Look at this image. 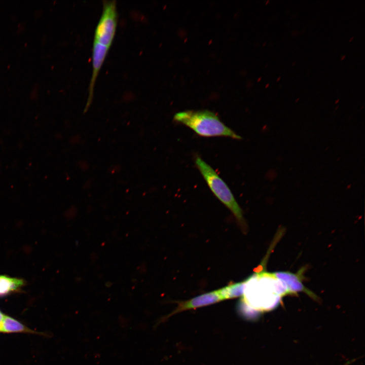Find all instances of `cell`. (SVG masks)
Masks as SVG:
<instances>
[{
  "label": "cell",
  "mask_w": 365,
  "mask_h": 365,
  "mask_svg": "<svg viewBox=\"0 0 365 365\" xmlns=\"http://www.w3.org/2000/svg\"><path fill=\"white\" fill-rule=\"evenodd\" d=\"M174 120L204 137L227 136L234 139L241 137L225 125L214 113L208 110L185 111L176 113Z\"/></svg>",
  "instance_id": "2"
},
{
  "label": "cell",
  "mask_w": 365,
  "mask_h": 365,
  "mask_svg": "<svg viewBox=\"0 0 365 365\" xmlns=\"http://www.w3.org/2000/svg\"><path fill=\"white\" fill-rule=\"evenodd\" d=\"M268 86H269V84H267V85H266V87H268Z\"/></svg>",
  "instance_id": "16"
},
{
  "label": "cell",
  "mask_w": 365,
  "mask_h": 365,
  "mask_svg": "<svg viewBox=\"0 0 365 365\" xmlns=\"http://www.w3.org/2000/svg\"><path fill=\"white\" fill-rule=\"evenodd\" d=\"M29 330L14 318L4 315L0 325V332L4 333L28 332Z\"/></svg>",
  "instance_id": "10"
},
{
  "label": "cell",
  "mask_w": 365,
  "mask_h": 365,
  "mask_svg": "<svg viewBox=\"0 0 365 365\" xmlns=\"http://www.w3.org/2000/svg\"><path fill=\"white\" fill-rule=\"evenodd\" d=\"M245 281L231 283L217 289L223 300L237 298L242 296L244 291Z\"/></svg>",
  "instance_id": "9"
},
{
  "label": "cell",
  "mask_w": 365,
  "mask_h": 365,
  "mask_svg": "<svg viewBox=\"0 0 365 365\" xmlns=\"http://www.w3.org/2000/svg\"><path fill=\"white\" fill-rule=\"evenodd\" d=\"M223 301L217 289L195 297L190 300L180 301L176 308L165 317V319L176 313L209 305Z\"/></svg>",
  "instance_id": "6"
},
{
  "label": "cell",
  "mask_w": 365,
  "mask_h": 365,
  "mask_svg": "<svg viewBox=\"0 0 365 365\" xmlns=\"http://www.w3.org/2000/svg\"><path fill=\"white\" fill-rule=\"evenodd\" d=\"M296 63V62L295 61V62L293 63L292 65H294Z\"/></svg>",
  "instance_id": "15"
},
{
  "label": "cell",
  "mask_w": 365,
  "mask_h": 365,
  "mask_svg": "<svg viewBox=\"0 0 365 365\" xmlns=\"http://www.w3.org/2000/svg\"><path fill=\"white\" fill-rule=\"evenodd\" d=\"M339 100V99H338V100L336 101V103L338 102Z\"/></svg>",
  "instance_id": "17"
},
{
  "label": "cell",
  "mask_w": 365,
  "mask_h": 365,
  "mask_svg": "<svg viewBox=\"0 0 365 365\" xmlns=\"http://www.w3.org/2000/svg\"><path fill=\"white\" fill-rule=\"evenodd\" d=\"M299 99V98H298L296 101H298Z\"/></svg>",
  "instance_id": "18"
},
{
  "label": "cell",
  "mask_w": 365,
  "mask_h": 365,
  "mask_svg": "<svg viewBox=\"0 0 365 365\" xmlns=\"http://www.w3.org/2000/svg\"><path fill=\"white\" fill-rule=\"evenodd\" d=\"M301 273L299 272L298 274H294L289 272H277L274 274L285 284L290 294L303 291L313 298H316V296L303 284L301 279Z\"/></svg>",
  "instance_id": "7"
},
{
  "label": "cell",
  "mask_w": 365,
  "mask_h": 365,
  "mask_svg": "<svg viewBox=\"0 0 365 365\" xmlns=\"http://www.w3.org/2000/svg\"><path fill=\"white\" fill-rule=\"evenodd\" d=\"M290 294L274 273L258 272L245 280L242 303L252 311H268L276 307L281 297Z\"/></svg>",
  "instance_id": "1"
},
{
  "label": "cell",
  "mask_w": 365,
  "mask_h": 365,
  "mask_svg": "<svg viewBox=\"0 0 365 365\" xmlns=\"http://www.w3.org/2000/svg\"><path fill=\"white\" fill-rule=\"evenodd\" d=\"M110 48L99 43L93 42L92 48V72L89 86L88 97L85 111L88 110L92 102L95 84Z\"/></svg>",
  "instance_id": "5"
},
{
  "label": "cell",
  "mask_w": 365,
  "mask_h": 365,
  "mask_svg": "<svg viewBox=\"0 0 365 365\" xmlns=\"http://www.w3.org/2000/svg\"><path fill=\"white\" fill-rule=\"evenodd\" d=\"M24 285V281L22 279L0 275V297L19 290Z\"/></svg>",
  "instance_id": "8"
},
{
  "label": "cell",
  "mask_w": 365,
  "mask_h": 365,
  "mask_svg": "<svg viewBox=\"0 0 365 365\" xmlns=\"http://www.w3.org/2000/svg\"><path fill=\"white\" fill-rule=\"evenodd\" d=\"M353 39V37H352L350 40H349V42L351 41Z\"/></svg>",
  "instance_id": "14"
},
{
  "label": "cell",
  "mask_w": 365,
  "mask_h": 365,
  "mask_svg": "<svg viewBox=\"0 0 365 365\" xmlns=\"http://www.w3.org/2000/svg\"><path fill=\"white\" fill-rule=\"evenodd\" d=\"M280 79V77H279L277 79V81H278Z\"/></svg>",
  "instance_id": "13"
},
{
  "label": "cell",
  "mask_w": 365,
  "mask_h": 365,
  "mask_svg": "<svg viewBox=\"0 0 365 365\" xmlns=\"http://www.w3.org/2000/svg\"><path fill=\"white\" fill-rule=\"evenodd\" d=\"M117 22L116 1H103L102 13L95 30L93 42L110 48L116 33Z\"/></svg>",
  "instance_id": "4"
},
{
  "label": "cell",
  "mask_w": 365,
  "mask_h": 365,
  "mask_svg": "<svg viewBox=\"0 0 365 365\" xmlns=\"http://www.w3.org/2000/svg\"><path fill=\"white\" fill-rule=\"evenodd\" d=\"M4 316V315L3 314V313L0 311V325H1V322L3 320Z\"/></svg>",
  "instance_id": "11"
},
{
  "label": "cell",
  "mask_w": 365,
  "mask_h": 365,
  "mask_svg": "<svg viewBox=\"0 0 365 365\" xmlns=\"http://www.w3.org/2000/svg\"><path fill=\"white\" fill-rule=\"evenodd\" d=\"M345 58V55L342 56V57H341V60H343Z\"/></svg>",
  "instance_id": "12"
},
{
  "label": "cell",
  "mask_w": 365,
  "mask_h": 365,
  "mask_svg": "<svg viewBox=\"0 0 365 365\" xmlns=\"http://www.w3.org/2000/svg\"><path fill=\"white\" fill-rule=\"evenodd\" d=\"M195 164L208 186L216 196L234 214L243 230L246 229L242 210L230 189L216 171L200 157H197Z\"/></svg>",
  "instance_id": "3"
}]
</instances>
